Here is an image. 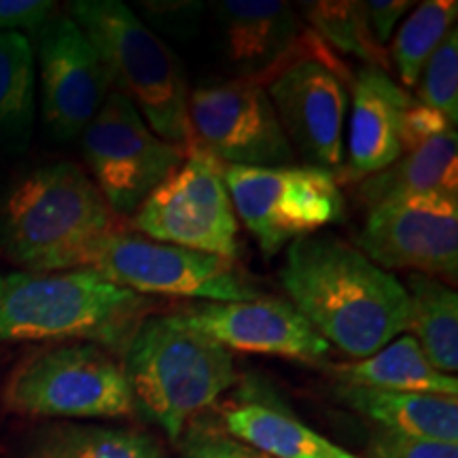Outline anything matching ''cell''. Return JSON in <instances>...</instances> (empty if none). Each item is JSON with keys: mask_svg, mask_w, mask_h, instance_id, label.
<instances>
[{"mask_svg": "<svg viewBox=\"0 0 458 458\" xmlns=\"http://www.w3.org/2000/svg\"><path fill=\"white\" fill-rule=\"evenodd\" d=\"M456 17V0H425L403 21L391 43L388 62L405 88H416L428 57L454 30Z\"/></svg>", "mask_w": 458, "mask_h": 458, "instance_id": "cell-25", "label": "cell"}, {"mask_svg": "<svg viewBox=\"0 0 458 458\" xmlns=\"http://www.w3.org/2000/svg\"><path fill=\"white\" fill-rule=\"evenodd\" d=\"M122 368L136 411L174 442L238 380L232 352L172 314L140 320Z\"/></svg>", "mask_w": 458, "mask_h": 458, "instance_id": "cell-4", "label": "cell"}, {"mask_svg": "<svg viewBox=\"0 0 458 458\" xmlns=\"http://www.w3.org/2000/svg\"><path fill=\"white\" fill-rule=\"evenodd\" d=\"M331 374L340 385L368 386L377 391L394 393H427L456 397L458 380L437 371L422 352L414 335H399L382 351L354 363H342L331 368Z\"/></svg>", "mask_w": 458, "mask_h": 458, "instance_id": "cell-21", "label": "cell"}, {"mask_svg": "<svg viewBox=\"0 0 458 458\" xmlns=\"http://www.w3.org/2000/svg\"><path fill=\"white\" fill-rule=\"evenodd\" d=\"M81 151L114 215H134L187 156L181 147L159 139L117 91L106 96L83 130Z\"/></svg>", "mask_w": 458, "mask_h": 458, "instance_id": "cell-10", "label": "cell"}, {"mask_svg": "<svg viewBox=\"0 0 458 458\" xmlns=\"http://www.w3.org/2000/svg\"><path fill=\"white\" fill-rule=\"evenodd\" d=\"M454 130L448 119L442 113L433 111L411 98L408 105L399 111V145L401 156L408 151H414L422 142L435 139V136L444 134V131Z\"/></svg>", "mask_w": 458, "mask_h": 458, "instance_id": "cell-29", "label": "cell"}, {"mask_svg": "<svg viewBox=\"0 0 458 458\" xmlns=\"http://www.w3.org/2000/svg\"><path fill=\"white\" fill-rule=\"evenodd\" d=\"M37 119V60L30 38L0 32V153H24Z\"/></svg>", "mask_w": 458, "mask_h": 458, "instance_id": "cell-22", "label": "cell"}, {"mask_svg": "<svg viewBox=\"0 0 458 458\" xmlns=\"http://www.w3.org/2000/svg\"><path fill=\"white\" fill-rule=\"evenodd\" d=\"M182 458H270L221 431L193 428L182 442Z\"/></svg>", "mask_w": 458, "mask_h": 458, "instance_id": "cell-30", "label": "cell"}, {"mask_svg": "<svg viewBox=\"0 0 458 458\" xmlns=\"http://www.w3.org/2000/svg\"><path fill=\"white\" fill-rule=\"evenodd\" d=\"M289 301L329 346L368 359L410 331V297L394 274L331 233L289 244L280 270Z\"/></svg>", "mask_w": 458, "mask_h": 458, "instance_id": "cell-1", "label": "cell"}, {"mask_svg": "<svg viewBox=\"0 0 458 458\" xmlns=\"http://www.w3.org/2000/svg\"><path fill=\"white\" fill-rule=\"evenodd\" d=\"M4 408L20 416L122 418L136 414L123 368L89 342L55 344L11 371Z\"/></svg>", "mask_w": 458, "mask_h": 458, "instance_id": "cell-6", "label": "cell"}, {"mask_svg": "<svg viewBox=\"0 0 458 458\" xmlns=\"http://www.w3.org/2000/svg\"><path fill=\"white\" fill-rule=\"evenodd\" d=\"M148 300L94 270L0 274V342H68L125 348Z\"/></svg>", "mask_w": 458, "mask_h": 458, "instance_id": "cell-3", "label": "cell"}, {"mask_svg": "<svg viewBox=\"0 0 458 458\" xmlns=\"http://www.w3.org/2000/svg\"><path fill=\"white\" fill-rule=\"evenodd\" d=\"M357 193L369 208L410 198L458 196L456 130L422 142L388 168L360 179Z\"/></svg>", "mask_w": 458, "mask_h": 458, "instance_id": "cell-19", "label": "cell"}, {"mask_svg": "<svg viewBox=\"0 0 458 458\" xmlns=\"http://www.w3.org/2000/svg\"><path fill=\"white\" fill-rule=\"evenodd\" d=\"M348 165L344 174L368 179L401 157L399 111L414 96L394 83L388 72L368 66L352 81Z\"/></svg>", "mask_w": 458, "mask_h": 458, "instance_id": "cell-17", "label": "cell"}, {"mask_svg": "<svg viewBox=\"0 0 458 458\" xmlns=\"http://www.w3.org/2000/svg\"><path fill=\"white\" fill-rule=\"evenodd\" d=\"M410 297V331L431 365L442 374L458 369V295L448 283L411 272L405 280Z\"/></svg>", "mask_w": 458, "mask_h": 458, "instance_id": "cell-23", "label": "cell"}, {"mask_svg": "<svg viewBox=\"0 0 458 458\" xmlns=\"http://www.w3.org/2000/svg\"><path fill=\"white\" fill-rule=\"evenodd\" d=\"M189 123L193 145L223 165L283 168L295 162L276 108L259 83L229 79L189 91Z\"/></svg>", "mask_w": 458, "mask_h": 458, "instance_id": "cell-12", "label": "cell"}, {"mask_svg": "<svg viewBox=\"0 0 458 458\" xmlns=\"http://www.w3.org/2000/svg\"><path fill=\"white\" fill-rule=\"evenodd\" d=\"M236 216L266 255L340 221L344 196L337 176L317 165L244 168L223 165Z\"/></svg>", "mask_w": 458, "mask_h": 458, "instance_id": "cell-7", "label": "cell"}, {"mask_svg": "<svg viewBox=\"0 0 458 458\" xmlns=\"http://www.w3.org/2000/svg\"><path fill=\"white\" fill-rule=\"evenodd\" d=\"M117 229V215L77 164L37 165L0 193V253L26 272L88 270Z\"/></svg>", "mask_w": 458, "mask_h": 458, "instance_id": "cell-2", "label": "cell"}, {"mask_svg": "<svg viewBox=\"0 0 458 458\" xmlns=\"http://www.w3.org/2000/svg\"><path fill=\"white\" fill-rule=\"evenodd\" d=\"M411 7H414L411 0H368V3H363L369 32L380 47L386 49L394 34V28H397V21Z\"/></svg>", "mask_w": 458, "mask_h": 458, "instance_id": "cell-32", "label": "cell"}, {"mask_svg": "<svg viewBox=\"0 0 458 458\" xmlns=\"http://www.w3.org/2000/svg\"><path fill=\"white\" fill-rule=\"evenodd\" d=\"M172 317L202 331L223 348L242 352L317 365L327 359L331 348L289 300L259 297L253 301L191 303Z\"/></svg>", "mask_w": 458, "mask_h": 458, "instance_id": "cell-15", "label": "cell"}, {"mask_svg": "<svg viewBox=\"0 0 458 458\" xmlns=\"http://www.w3.org/2000/svg\"><path fill=\"white\" fill-rule=\"evenodd\" d=\"M28 458H168L156 439L131 428L54 425L34 439Z\"/></svg>", "mask_w": 458, "mask_h": 458, "instance_id": "cell-24", "label": "cell"}, {"mask_svg": "<svg viewBox=\"0 0 458 458\" xmlns=\"http://www.w3.org/2000/svg\"><path fill=\"white\" fill-rule=\"evenodd\" d=\"M37 37L34 60L45 130L57 142L74 140L111 94V79L94 45L68 13L51 15Z\"/></svg>", "mask_w": 458, "mask_h": 458, "instance_id": "cell-14", "label": "cell"}, {"mask_svg": "<svg viewBox=\"0 0 458 458\" xmlns=\"http://www.w3.org/2000/svg\"><path fill=\"white\" fill-rule=\"evenodd\" d=\"M88 270L136 295L191 297L215 303L253 301L261 293L232 261L117 229L98 244Z\"/></svg>", "mask_w": 458, "mask_h": 458, "instance_id": "cell-9", "label": "cell"}, {"mask_svg": "<svg viewBox=\"0 0 458 458\" xmlns=\"http://www.w3.org/2000/svg\"><path fill=\"white\" fill-rule=\"evenodd\" d=\"M308 21L314 32L327 43L331 49L342 54H352L365 60L369 66L388 71V51L380 47L371 37L368 20H365L363 3H346V0H323V3H303Z\"/></svg>", "mask_w": 458, "mask_h": 458, "instance_id": "cell-26", "label": "cell"}, {"mask_svg": "<svg viewBox=\"0 0 458 458\" xmlns=\"http://www.w3.org/2000/svg\"><path fill=\"white\" fill-rule=\"evenodd\" d=\"M369 458H458V444L433 442L376 428L368 444Z\"/></svg>", "mask_w": 458, "mask_h": 458, "instance_id": "cell-28", "label": "cell"}, {"mask_svg": "<svg viewBox=\"0 0 458 458\" xmlns=\"http://www.w3.org/2000/svg\"><path fill=\"white\" fill-rule=\"evenodd\" d=\"M68 15L85 32L114 91L142 114L159 139L189 151V85L181 57L119 0H72Z\"/></svg>", "mask_w": 458, "mask_h": 458, "instance_id": "cell-5", "label": "cell"}, {"mask_svg": "<svg viewBox=\"0 0 458 458\" xmlns=\"http://www.w3.org/2000/svg\"><path fill=\"white\" fill-rule=\"evenodd\" d=\"M418 102L458 122V30L454 28L435 49L418 79Z\"/></svg>", "mask_w": 458, "mask_h": 458, "instance_id": "cell-27", "label": "cell"}, {"mask_svg": "<svg viewBox=\"0 0 458 458\" xmlns=\"http://www.w3.org/2000/svg\"><path fill=\"white\" fill-rule=\"evenodd\" d=\"M221 51L227 66L242 81L266 88L300 60L327 66L352 85L351 71L334 49L280 0H221L215 4Z\"/></svg>", "mask_w": 458, "mask_h": 458, "instance_id": "cell-11", "label": "cell"}, {"mask_svg": "<svg viewBox=\"0 0 458 458\" xmlns=\"http://www.w3.org/2000/svg\"><path fill=\"white\" fill-rule=\"evenodd\" d=\"M229 437L270 458H359L267 401H244L223 414Z\"/></svg>", "mask_w": 458, "mask_h": 458, "instance_id": "cell-20", "label": "cell"}, {"mask_svg": "<svg viewBox=\"0 0 458 458\" xmlns=\"http://www.w3.org/2000/svg\"><path fill=\"white\" fill-rule=\"evenodd\" d=\"M131 223L156 242L227 261L240 255V225L223 179V164L196 145L142 202Z\"/></svg>", "mask_w": 458, "mask_h": 458, "instance_id": "cell-8", "label": "cell"}, {"mask_svg": "<svg viewBox=\"0 0 458 458\" xmlns=\"http://www.w3.org/2000/svg\"><path fill=\"white\" fill-rule=\"evenodd\" d=\"M359 250L382 270L458 278V196H425L369 208Z\"/></svg>", "mask_w": 458, "mask_h": 458, "instance_id": "cell-13", "label": "cell"}, {"mask_svg": "<svg viewBox=\"0 0 458 458\" xmlns=\"http://www.w3.org/2000/svg\"><path fill=\"white\" fill-rule=\"evenodd\" d=\"M335 393L342 403L359 411L382 431L458 444L456 397L377 391V388L348 385H337Z\"/></svg>", "mask_w": 458, "mask_h": 458, "instance_id": "cell-18", "label": "cell"}, {"mask_svg": "<svg viewBox=\"0 0 458 458\" xmlns=\"http://www.w3.org/2000/svg\"><path fill=\"white\" fill-rule=\"evenodd\" d=\"M276 114L306 165L325 170L342 168L346 145L344 128L351 94L348 83L314 60H300L267 83Z\"/></svg>", "mask_w": 458, "mask_h": 458, "instance_id": "cell-16", "label": "cell"}, {"mask_svg": "<svg viewBox=\"0 0 458 458\" xmlns=\"http://www.w3.org/2000/svg\"><path fill=\"white\" fill-rule=\"evenodd\" d=\"M54 13L51 0H0V32H38Z\"/></svg>", "mask_w": 458, "mask_h": 458, "instance_id": "cell-31", "label": "cell"}]
</instances>
